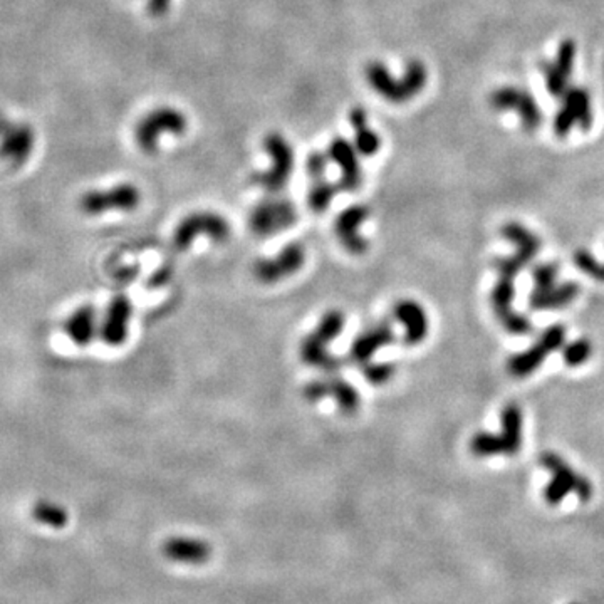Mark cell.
I'll use <instances>...</instances> for the list:
<instances>
[{
	"instance_id": "6da1fadb",
	"label": "cell",
	"mask_w": 604,
	"mask_h": 604,
	"mask_svg": "<svg viewBox=\"0 0 604 604\" xmlns=\"http://www.w3.org/2000/svg\"><path fill=\"white\" fill-rule=\"evenodd\" d=\"M502 235L516 244L518 252L512 257L495 262L499 281L492 291L493 311L509 333L527 334L532 331V324L526 316L518 314L512 309V302L516 296V277L541 250V239L520 223H507L502 229Z\"/></svg>"
},
{
	"instance_id": "7a4b0ae2",
	"label": "cell",
	"mask_w": 604,
	"mask_h": 604,
	"mask_svg": "<svg viewBox=\"0 0 604 604\" xmlns=\"http://www.w3.org/2000/svg\"><path fill=\"white\" fill-rule=\"evenodd\" d=\"M365 77L378 96L390 103L401 104L419 96L423 87L427 86L428 73L423 62L411 59L407 62L403 76L396 79L386 68V64H383L382 61H371L365 68Z\"/></svg>"
},
{
	"instance_id": "3957f363",
	"label": "cell",
	"mask_w": 604,
	"mask_h": 604,
	"mask_svg": "<svg viewBox=\"0 0 604 604\" xmlns=\"http://www.w3.org/2000/svg\"><path fill=\"white\" fill-rule=\"evenodd\" d=\"M345 314L339 309L328 311L312 333H309L301 345V359L304 365L324 371H336L343 366V361L329 353V345L345 329Z\"/></svg>"
},
{
	"instance_id": "277c9868",
	"label": "cell",
	"mask_w": 604,
	"mask_h": 604,
	"mask_svg": "<svg viewBox=\"0 0 604 604\" xmlns=\"http://www.w3.org/2000/svg\"><path fill=\"white\" fill-rule=\"evenodd\" d=\"M262 147L271 158V167L267 170L254 173L252 184L264 188L269 194H277L285 188L293 176L296 167V153L291 141L279 131L267 133Z\"/></svg>"
},
{
	"instance_id": "5b68a950",
	"label": "cell",
	"mask_w": 604,
	"mask_h": 604,
	"mask_svg": "<svg viewBox=\"0 0 604 604\" xmlns=\"http://www.w3.org/2000/svg\"><path fill=\"white\" fill-rule=\"evenodd\" d=\"M188 128L185 114L173 106H158L147 113L135 128L136 145L147 155L158 153L161 138L184 136Z\"/></svg>"
},
{
	"instance_id": "8992f818",
	"label": "cell",
	"mask_w": 604,
	"mask_h": 604,
	"mask_svg": "<svg viewBox=\"0 0 604 604\" xmlns=\"http://www.w3.org/2000/svg\"><path fill=\"white\" fill-rule=\"evenodd\" d=\"M230 234H232L230 222L221 213L200 210L180 221L173 232L172 244L178 252H185L194 246L195 239L200 235L209 237L213 244H223L229 240Z\"/></svg>"
},
{
	"instance_id": "52a82bcc",
	"label": "cell",
	"mask_w": 604,
	"mask_h": 604,
	"mask_svg": "<svg viewBox=\"0 0 604 604\" xmlns=\"http://www.w3.org/2000/svg\"><path fill=\"white\" fill-rule=\"evenodd\" d=\"M541 464L553 473V481L544 491V499L549 506L561 504L571 492L580 497L581 502H590L592 497L591 482L567 465L566 462L555 454H544Z\"/></svg>"
},
{
	"instance_id": "ba28073f",
	"label": "cell",
	"mask_w": 604,
	"mask_h": 604,
	"mask_svg": "<svg viewBox=\"0 0 604 604\" xmlns=\"http://www.w3.org/2000/svg\"><path fill=\"white\" fill-rule=\"evenodd\" d=\"M296 221V205L289 198H264L248 213V227L259 237L281 234L291 229Z\"/></svg>"
},
{
	"instance_id": "9c48e42d",
	"label": "cell",
	"mask_w": 604,
	"mask_h": 604,
	"mask_svg": "<svg viewBox=\"0 0 604 604\" xmlns=\"http://www.w3.org/2000/svg\"><path fill=\"white\" fill-rule=\"evenodd\" d=\"M141 202V194L131 184H118L104 190H89L79 198V209L89 217H99L106 212H131Z\"/></svg>"
},
{
	"instance_id": "30bf717a",
	"label": "cell",
	"mask_w": 604,
	"mask_h": 604,
	"mask_svg": "<svg viewBox=\"0 0 604 604\" xmlns=\"http://www.w3.org/2000/svg\"><path fill=\"white\" fill-rule=\"evenodd\" d=\"M489 103L497 112L518 113L520 123L527 131L537 130L543 123L541 108L529 91L514 86L499 87L492 91Z\"/></svg>"
},
{
	"instance_id": "8fae6325",
	"label": "cell",
	"mask_w": 604,
	"mask_h": 604,
	"mask_svg": "<svg viewBox=\"0 0 604 604\" xmlns=\"http://www.w3.org/2000/svg\"><path fill=\"white\" fill-rule=\"evenodd\" d=\"M564 339H566V328L564 326L554 324V326L547 328L541 336V339L536 345L530 346L526 353H520V355H516V356L509 359L507 371L516 378L527 376L532 371L537 370L543 365L544 359L549 353H553V351L564 345Z\"/></svg>"
},
{
	"instance_id": "7c38bea8",
	"label": "cell",
	"mask_w": 604,
	"mask_h": 604,
	"mask_svg": "<svg viewBox=\"0 0 604 604\" xmlns=\"http://www.w3.org/2000/svg\"><path fill=\"white\" fill-rule=\"evenodd\" d=\"M306 262V248L294 242L281 248L274 257L260 259L254 266V275L260 284H277L301 271Z\"/></svg>"
},
{
	"instance_id": "4fadbf2b",
	"label": "cell",
	"mask_w": 604,
	"mask_h": 604,
	"mask_svg": "<svg viewBox=\"0 0 604 604\" xmlns=\"http://www.w3.org/2000/svg\"><path fill=\"white\" fill-rule=\"evenodd\" d=\"M561 98H563V104H561V110L555 114V135L564 138L576 124H580L582 130H590L592 126L590 93L582 87H567L566 93Z\"/></svg>"
},
{
	"instance_id": "5bb4252c",
	"label": "cell",
	"mask_w": 604,
	"mask_h": 604,
	"mask_svg": "<svg viewBox=\"0 0 604 604\" xmlns=\"http://www.w3.org/2000/svg\"><path fill=\"white\" fill-rule=\"evenodd\" d=\"M304 396L311 403H318L324 398H333L336 407L346 415H351L361 405V396L358 390L339 376H328L322 380H316L306 384Z\"/></svg>"
},
{
	"instance_id": "9a60e30c",
	"label": "cell",
	"mask_w": 604,
	"mask_h": 604,
	"mask_svg": "<svg viewBox=\"0 0 604 604\" xmlns=\"http://www.w3.org/2000/svg\"><path fill=\"white\" fill-rule=\"evenodd\" d=\"M328 155L314 151L311 153L306 160V172L308 178H311V186L308 192V205L312 212L322 213L329 209L334 197L338 195L341 185L333 184L326 178V170H328Z\"/></svg>"
},
{
	"instance_id": "2e32d148",
	"label": "cell",
	"mask_w": 604,
	"mask_h": 604,
	"mask_svg": "<svg viewBox=\"0 0 604 604\" xmlns=\"http://www.w3.org/2000/svg\"><path fill=\"white\" fill-rule=\"evenodd\" d=\"M36 149V131L31 124L11 123L0 135V160L14 168L24 167Z\"/></svg>"
},
{
	"instance_id": "e0dca14e",
	"label": "cell",
	"mask_w": 604,
	"mask_h": 604,
	"mask_svg": "<svg viewBox=\"0 0 604 604\" xmlns=\"http://www.w3.org/2000/svg\"><path fill=\"white\" fill-rule=\"evenodd\" d=\"M133 316V304L126 296L113 297L99 324V338L104 345L122 346L128 339L130 322Z\"/></svg>"
},
{
	"instance_id": "ac0fdd59",
	"label": "cell",
	"mask_w": 604,
	"mask_h": 604,
	"mask_svg": "<svg viewBox=\"0 0 604 604\" xmlns=\"http://www.w3.org/2000/svg\"><path fill=\"white\" fill-rule=\"evenodd\" d=\"M358 153L356 147L341 136H336L328 147L326 155L339 168V185L346 192H356L363 184V168L359 163Z\"/></svg>"
},
{
	"instance_id": "d6986e66",
	"label": "cell",
	"mask_w": 604,
	"mask_h": 604,
	"mask_svg": "<svg viewBox=\"0 0 604 604\" xmlns=\"http://www.w3.org/2000/svg\"><path fill=\"white\" fill-rule=\"evenodd\" d=\"M368 217L370 210L365 205H351L338 215L334 222V234L349 254L361 256L368 250V240L359 232V227L368 221Z\"/></svg>"
},
{
	"instance_id": "ffe728a7",
	"label": "cell",
	"mask_w": 604,
	"mask_h": 604,
	"mask_svg": "<svg viewBox=\"0 0 604 604\" xmlns=\"http://www.w3.org/2000/svg\"><path fill=\"white\" fill-rule=\"evenodd\" d=\"M392 343H395L393 328L386 321L378 322L356 336L349 349L347 361L351 365L365 366L382 347Z\"/></svg>"
},
{
	"instance_id": "44dd1931",
	"label": "cell",
	"mask_w": 604,
	"mask_h": 604,
	"mask_svg": "<svg viewBox=\"0 0 604 604\" xmlns=\"http://www.w3.org/2000/svg\"><path fill=\"white\" fill-rule=\"evenodd\" d=\"M163 554L167 559L180 564H190V566H200L205 564L212 555V547L209 543L194 537H184L176 536L170 537L163 544Z\"/></svg>"
},
{
	"instance_id": "7402d4cb",
	"label": "cell",
	"mask_w": 604,
	"mask_h": 604,
	"mask_svg": "<svg viewBox=\"0 0 604 604\" xmlns=\"http://www.w3.org/2000/svg\"><path fill=\"white\" fill-rule=\"evenodd\" d=\"M396 321L405 326V345L417 346L428 334V320L423 308L415 301H400L393 309Z\"/></svg>"
},
{
	"instance_id": "603a6c76",
	"label": "cell",
	"mask_w": 604,
	"mask_h": 604,
	"mask_svg": "<svg viewBox=\"0 0 604 604\" xmlns=\"http://www.w3.org/2000/svg\"><path fill=\"white\" fill-rule=\"evenodd\" d=\"M64 333L76 346H87L98 333V316L93 306L85 304L64 321Z\"/></svg>"
},
{
	"instance_id": "cb8c5ba5",
	"label": "cell",
	"mask_w": 604,
	"mask_h": 604,
	"mask_svg": "<svg viewBox=\"0 0 604 604\" xmlns=\"http://www.w3.org/2000/svg\"><path fill=\"white\" fill-rule=\"evenodd\" d=\"M581 287L576 283H564L554 285L551 289L539 291L534 289L530 293L529 306L532 311H555L564 308L580 296Z\"/></svg>"
},
{
	"instance_id": "d4e9b609",
	"label": "cell",
	"mask_w": 604,
	"mask_h": 604,
	"mask_svg": "<svg viewBox=\"0 0 604 604\" xmlns=\"http://www.w3.org/2000/svg\"><path fill=\"white\" fill-rule=\"evenodd\" d=\"M349 123L353 126V133H355V147L358 149L361 155L365 157H373L380 151L382 147V140L374 130H371L370 123H368V114L363 108H353L349 112Z\"/></svg>"
},
{
	"instance_id": "484cf974",
	"label": "cell",
	"mask_w": 604,
	"mask_h": 604,
	"mask_svg": "<svg viewBox=\"0 0 604 604\" xmlns=\"http://www.w3.org/2000/svg\"><path fill=\"white\" fill-rule=\"evenodd\" d=\"M502 445V452L507 455H514L522 445V413L520 408L514 403L507 405L502 411V433L497 435Z\"/></svg>"
},
{
	"instance_id": "4316f807",
	"label": "cell",
	"mask_w": 604,
	"mask_h": 604,
	"mask_svg": "<svg viewBox=\"0 0 604 604\" xmlns=\"http://www.w3.org/2000/svg\"><path fill=\"white\" fill-rule=\"evenodd\" d=\"M32 518L39 524L50 527V529H64L69 522V512L52 500H39L32 507Z\"/></svg>"
},
{
	"instance_id": "83f0119b",
	"label": "cell",
	"mask_w": 604,
	"mask_h": 604,
	"mask_svg": "<svg viewBox=\"0 0 604 604\" xmlns=\"http://www.w3.org/2000/svg\"><path fill=\"white\" fill-rule=\"evenodd\" d=\"M541 71H543L544 79H545L547 91L555 98H561L566 93L569 75H566L563 69H559L554 62H543Z\"/></svg>"
},
{
	"instance_id": "f1b7e54d",
	"label": "cell",
	"mask_w": 604,
	"mask_h": 604,
	"mask_svg": "<svg viewBox=\"0 0 604 604\" xmlns=\"http://www.w3.org/2000/svg\"><path fill=\"white\" fill-rule=\"evenodd\" d=\"M591 355L592 345L584 338L571 343V345L564 346V349H563L564 361H566L567 366H571V368L584 365L588 359L591 358Z\"/></svg>"
},
{
	"instance_id": "f546056e",
	"label": "cell",
	"mask_w": 604,
	"mask_h": 604,
	"mask_svg": "<svg viewBox=\"0 0 604 604\" xmlns=\"http://www.w3.org/2000/svg\"><path fill=\"white\" fill-rule=\"evenodd\" d=\"M363 368V373H365V378L371 383V384H384V383L390 382L395 374V365L392 363H366Z\"/></svg>"
},
{
	"instance_id": "4dcf8cb0",
	"label": "cell",
	"mask_w": 604,
	"mask_h": 604,
	"mask_svg": "<svg viewBox=\"0 0 604 604\" xmlns=\"http://www.w3.org/2000/svg\"><path fill=\"white\" fill-rule=\"evenodd\" d=\"M574 264L580 267V271L588 274L594 281L604 283V266L598 264V260L588 250H578L574 254Z\"/></svg>"
},
{
	"instance_id": "1f68e13d",
	"label": "cell",
	"mask_w": 604,
	"mask_h": 604,
	"mask_svg": "<svg viewBox=\"0 0 604 604\" xmlns=\"http://www.w3.org/2000/svg\"><path fill=\"white\" fill-rule=\"evenodd\" d=\"M557 269H559L557 264H539V266H536L534 271H532V277H534V284H536L534 289L545 291V289L554 287Z\"/></svg>"
},
{
	"instance_id": "d6a6232c",
	"label": "cell",
	"mask_w": 604,
	"mask_h": 604,
	"mask_svg": "<svg viewBox=\"0 0 604 604\" xmlns=\"http://www.w3.org/2000/svg\"><path fill=\"white\" fill-rule=\"evenodd\" d=\"M170 7H172V0H149L147 2V11L153 17H163L170 11Z\"/></svg>"
},
{
	"instance_id": "836d02e7",
	"label": "cell",
	"mask_w": 604,
	"mask_h": 604,
	"mask_svg": "<svg viewBox=\"0 0 604 604\" xmlns=\"http://www.w3.org/2000/svg\"><path fill=\"white\" fill-rule=\"evenodd\" d=\"M572 604H580V603H572Z\"/></svg>"
}]
</instances>
